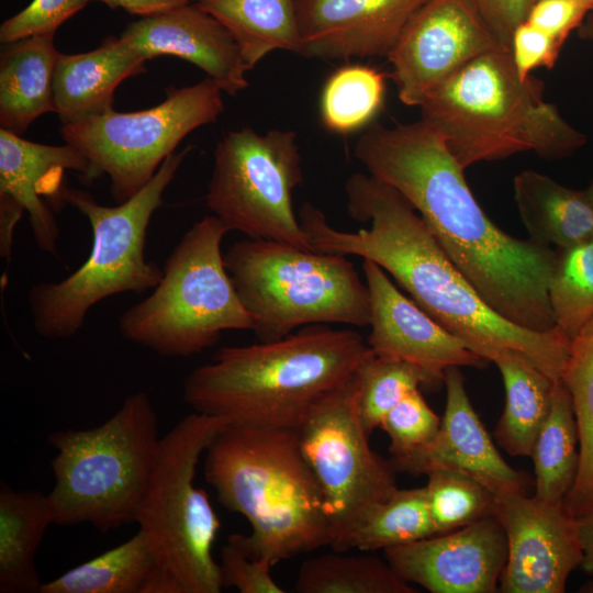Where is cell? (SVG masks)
Here are the masks:
<instances>
[{
    "label": "cell",
    "mask_w": 593,
    "mask_h": 593,
    "mask_svg": "<svg viewBox=\"0 0 593 593\" xmlns=\"http://www.w3.org/2000/svg\"><path fill=\"white\" fill-rule=\"evenodd\" d=\"M563 44L529 23L519 24L512 36L511 53L519 77L524 80L539 67L551 69Z\"/></svg>",
    "instance_id": "obj_40"
},
{
    "label": "cell",
    "mask_w": 593,
    "mask_h": 593,
    "mask_svg": "<svg viewBox=\"0 0 593 593\" xmlns=\"http://www.w3.org/2000/svg\"><path fill=\"white\" fill-rule=\"evenodd\" d=\"M583 560L581 568L593 574V503L577 516Z\"/></svg>",
    "instance_id": "obj_44"
},
{
    "label": "cell",
    "mask_w": 593,
    "mask_h": 593,
    "mask_svg": "<svg viewBox=\"0 0 593 593\" xmlns=\"http://www.w3.org/2000/svg\"><path fill=\"white\" fill-rule=\"evenodd\" d=\"M555 251L549 302L557 327L572 339L593 317V240Z\"/></svg>",
    "instance_id": "obj_34"
},
{
    "label": "cell",
    "mask_w": 593,
    "mask_h": 593,
    "mask_svg": "<svg viewBox=\"0 0 593 593\" xmlns=\"http://www.w3.org/2000/svg\"><path fill=\"white\" fill-rule=\"evenodd\" d=\"M439 425L440 418L416 389L385 414L380 428L390 438L391 459H396L427 445L436 436Z\"/></svg>",
    "instance_id": "obj_37"
},
{
    "label": "cell",
    "mask_w": 593,
    "mask_h": 593,
    "mask_svg": "<svg viewBox=\"0 0 593 593\" xmlns=\"http://www.w3.org/2000/svg\"><path fill=\"white\" fill-rule=\"evenodd\" d=\"M434 535L425 486L398 489L360 518L347 536L342 551H384Z\"/></svg>",
    "instance_id": "obj_31"
},
{
    "label": "cell",
    "mask_w": 593,
    "mask_h": 593,
    "mask_svg": "<svg viewBox=\"0 0 593 593\" xmlns=\"http://www.w3.org/2000/svg\"><path fill=\"white\" fill-rule=\"evenodd\" d=\"M530 458L535 472L534 495L550 503L564 502L578 475L580 455L572 401L561 380L556 383L549 414L536 437Z\"/></svg>",
    "instance_id": "obj_28"
},
{
    "label": "cell",
    "mask_w": 593,
    "mask_h": 593,
    "mask_svg": "<svg viewBox=\"0 0 593 593\" xmlns=\"http://www.w3.org/2000/svg\"><path fill=\"white\" fill-rule=\"evenodd\" d=\"M591 10L572 0H537L527 21L564 44Z\"/></svg>",
    "instance_id": "obj_41"
},
{
    "label": "cell",
    "mask_w": 593,
    "mask_h": 593,
    "mask_svg": "<svg viewBox=\"0 0 593 593\" xmlns=\"http://www.w3.org/2000/svg\"><path fill=\"white\" fill-rule=\"evenodd\" d=\"M228 423L194 412L161 439L158 457L135 522L157 564L186 593H220L219 562L212 547L221 527L208 493L194 484L206 448Z\"/></svg>",
    "instance_id": "obj_10"
},
{
    "label": "cell",
    "mask_w": 593,
    "mask_h": 593,
    "mask_svg": "<svg viewBox=\"0 0 593 593\" xmlns=\"http://www.w3.org/2000/svg\"><path fill=\"white\" fill-rule=\"evenodd\" d=\"M190 149L169 155L142 190L115 206L99 204L90 193L64 187L59 201L87 217L92 246L86 261L71 275L30 288L27 303L38 335L49 339L71 337L97 303L121 293H143L159 283L163 267L145 255L147 230Z\"/></svg>",
    "instance_id": "obj_6"
},
{
    "label": "cell",
    "mask_w": 593,
    "mask_h": 593,
    "mask_svg": "<svg viewBox=\"0 0 593 593\" xmlns=\"http://www.w3.org/2000/svg\"><path fill=\"white\" fill-rule=\"evenodd\" d=\"M156 566V558L138 530L121 545L43 583L41 593H141Z\"/></svg>",
    "instance_id": "obj_29"
},
{
    "label": "cell",
    "mask_w": 593,
    "mask_h": 593,
    "mask_svg": "<svg viewBox=\"0 0 593 593\" xmlns=\"http://www.w3.org/2000/svg\"><path fill=\"white\" fill-rule=\"evenodd\" d=\"M362 270L371 305L367 344L374 355L414 363L440 383L450 367H482L486 362L406 298L374 261L363 259Z\"/></svg>",
    "instance_id": "obj_17"
},
{
    "label": "cell",
    "mask_w": 593,
    "mask_h": 593,
    "mask_svg": "<svg viewBox=\"0 0 593 593\" xmlns=\"http://www.w3.org/2000/svg\"><path fill=\"white\" fill-rule=\"evenodd\" d=\"M141 593H186V591L171 573L156 566L145 580Z\"/></svg>",
    "instance_id": "obj_45"
},
{
    "label": "cell",
    "mask_w": 593,
    "mask_h": 593,
    "mask_svg": "<svg viewBox=\"0 0 593 593\" xmlns=\"http://www.w3.org/2000/svg\"><path fill=\"white\" fill-rule=\"evenodd\" d=\"M542 92V81L519 77L511 49L497 48L452 74L419 108L463 169L523 152L564 158L588 137Z\"/></svg>",
    "instance_id": "obj_5"
},
{
    "label": "cell",
    "mask_w": 593,
    "mask_h": 593,
    "mask_svg": "<svg viewBox=\"0 0 593 593\" xmlns=\"http://www.w3.org/2000/svg\"><path fill=\"white\" fill-rule=\"evenodd\" d=\"M585 192H586V194H588V197H589V199H590V201H591V203H592V205H593V181H592V183L589 186V188L585 189Z\"/></svg>",
    "instance_id": "obj_49"
},
{
    "label": "cell",
    "mask_w": 593,
    "mask_h": 593,
    "mask_svg": "<svg viewBox=\"0 0 593 593\" xmlns=\"http://www.w3.org/2000/svg\"><path fill=\"white\" fill-rule=\"evenodd\" d=\"M489 27L511 49L515 29L527 21L536 0H472Z\"/></svg>",
    "instance_id": "obj_42"
},
{
    "label": "cell",
    "mask_w": 593,
    "mask_h": 593,
    "mask_svg": "<svg viewBox=\"0 0 593 593\" xmlns=\"http://www.w3.org/2000/svg\"><path fill=\"white\" fill-rule=\"evenodd\" d=\"M121 38L145 60L169 55L193 64L230 96L248 86L250 69L237 42L195 3L142 18L127 25Z\"/></svg>",
    "instance_id": "obj_20"
},
{
    "label": "cell",
    "mask_w": 593,
    "mask_h": 593,
    "mask_svg": "<svg viewBox=\"0 0 593 593\" xmlns=\"http://www.w3.org/2000/svg\"><path fill=\"white\" fill-rule=\"evenodd\" d=\"M296 432L303 457L323 493L329 547L342 551L360 518L399 489L392 461L370 447L355 373L322 398Z\"/></svg>",
    "instance_id": "obj_13"
},
{
    "label": "cell",
    "mask_w": 593,
    "mask_h": 593,
    "mask_svg": "<svg viewBox=\"0 0 593 593\" xmlns=\"http://www.w3.org/2000/svg\"><path fill=\"white\" fill-rule=\"evenodd\" d=\"M224 265L259 342L306 325H370L368 287L345 255L246 238L230 246Z\"/></svg>",
    "instance_id": "obj_8"
},
{
    "label": "cell",
    "mask_w": 593,
    "mask_h": 593,
    "mask_svg": "<svg viewBox=\"0 0 593 593\" xmlns=\"http://www.w3.org/2000/svg\"><path fill=\"white\" fill-rule=\"evenodd\" d=\"M446 406L436 436L421 449L391 459L396 471L427 475L438 469L467 474L496 497L526 493L527 482L500 455L474 411L459 367L446 369Z\"/></svg>",
    "instance_id": "obj_18"
},
{
    "label": "cell",
    "mask_w": 593,
    "mask_h": 593,
    "mask_svg": "<svg viewBox=\"0 0 593 593\" xmlns=\"http://www.w3.org/2000/svg\"><path fill=\"white\" fill-rule=\"evenodd\" d=\"M561 381L567 387L579 436V470L566 505L577 517L593 503V317L570 339Z\"/></svg>",
    "instance_id": "obj_30"
},
{
    "label": "cell",
    "mask_w": 593,
    "mask_h": 593,
    "mask_svg": "<svg viewBox=\"0 0 593 593\" xmlns=\"http://www.w3.org/2000/svg\"><path fill=\"white\" fill-rule=\"evenodd\" d=\"M64 170H71L89 184L97 178L88 159L74 146L45 145L0 128V198L29 215L37 247L57 256L58 223L42 195L59 200Z\"/></svg>",
    "instance_id": "obj_21"
},
{
    "label": "cell",
    "mask_w": 593,
    "mask_h": 593,
    "mask_svg": "<svg viewBox=\"0 0 593 593\" xmlns=\"http://www.w3.org/2000/svg\"><path fill=\"white\" fill-rule=\"evenodd\" d=\"M91 0H33L22 11L4 20L0 26V42L54 34Z\"/></svg>",
    "instance_id": "obj_38"
},
{
    "label": "cell",
    "mask_w": 593,
    "mask_h": 593,
    "mask_svg": "<svg viewBox=\"0 0 593 593\" xmlns=\"http://www.w3.org/2000/svg\"><path fill=\"white\" fill-rule=\"evenodd\" d=\"M302 181L293 131H230L215 146L205 203L230 231L313 250L292 205Z\"/></svg>",
    "instance_id": "obj_12"
},
{
    "label": "cell",
    "mask_w": 593,
    "mask_h": 593,
    "mask_svg": "<svg viewBox=\"0 0 593 593\" xmlns=\"http://www.w3.org/2000/svg\"><path fill=\"white\" fill-rule=\"evenodd\" d=\"M368 174L421 213L439 246L482 300L535 332L557 328L548 284L556 251L511 236L484 213L443 136L424 120L371 124L355 144Z\"/></svg>",
    "instance_id": "obj_1"
},
{
    "label": "cell",
    "mask_w": 593,
    "mask_h": 593,
    "mask_svg": "<svg viewBox=\"0 0 593 593\" xmlns=\"http://www.w3.org/2000/svg\"><path fill=\"white\" fill-rule=\"evenodd\" d=\"M158 418L144 392L125 398L104 423L49 434L55 524L101 533L135 522L159 451Z\"/></svg>",
    "instance_id": "obj_7"
},
{
    "label": "cell",
    "mask_w": 593,
    "mask_h": 593,
    "mask_svg": "<svg viewBox=\"0 0 593 593\" xmlns=\"http://www.w3.org/2000/svg\"><path fill=\"white\" fill-rule=\"evenodd\" d=\"M221 88L209 77L170 88L159 104L136 112L112 109L63 124L65 143L90 163L96 178L108 176L111 194L122 203L142 190L164 160L193 130L214 123L224 111Z\"/></svg>",
    "instance_id": "obj_11"
},
{
    "label": "cell",
    "mask_w": 593,
    "mask_h": 593,
    "mask_svg": "<svg viewBox=\"0 0 593 593\" xmlns=\"http://www.w3.org/2000/svg\"><path fill=\"white\" fill-rule=\"evenodd\" d=\"M59 55L54 34L2 44L1 128L21 135L38 116L55 112L54 75Z\"/></svg>",
    "instance_id": "obj_23"
},
{
    "label": "cell",
    "mask_w": 593,
    "mask_h": 593,
    "mask_svg": "<svg viewBox=\"0 0 593 593\" xmlns=\"http://www.w3.org/2000/svg\"><path fill=\"white\" fill-rule=\"evenodd\" d=\"M359 409L369 434L380 427L385 414L406 394L421 387L440 384L425 369L403 360L370 354L355 372Z\"/></svg>",
    "instance_id": "obj_35"
},
{
    "label": "cell",
    "mask_w": 593,
    "mask_h": 593,
    "mask_svg": "<svg viewBox=\"0 0 593 593\" xmlns=\"http://www.w3.org/2000/svg\"><path fill=\"white\" fill-rule=\"evenodd\" d=\"M385 76L377 68L347 64L326 79L320 100L322 124L329 132L346 135L368 124L381 110Z\"/></svg>",
    "instance_id": "obj_33"
},
{
    "label": "cell",
    "mask_w": 593,
    "mask_h": 593,
    "mask_svg": "<svg viewBox=\"0 0 593 593\" xmlns=\"http://www.w3.org/2000/svg\"><path fill=\"white\" fill-rule=\"evenodd\" d=\"M220 573L222 586L240 593H283L271 575L272 566L249 558L230 537L221 548Z\"/></svg>",
    "instance_id": "obj_39"
},
{
    "label": "cell",
    "mask_w": 593,
    "mask_h": 593,
    "mask_svg": "<svg viewBox=\"0 0 593 593\" xmlns=\"http://www.w3.org/2000/svg\"><path fill=\"white\" fill-rule=\"evenodd\" d=\"M347 212L369 228L344 232L310 206L301 225L313 250L355 255L390 273L412 300L485 361L497 350L527 356L561 380L570 339L558 327L540 333L518 326L492 310L439 246L410 202L394 188L366 174L345 183Z\"/></svg>",
    "instance_id": "obj_2"
},
{
    "label": "cell",
    "mask_w": 593,
    "mask_h": 593,
    "mask_svg": "<svg viewBox=\"0 0 593 593\" xmlns=\"http://www.w3.org/2000/svg\"><path fill=\"white\" fill-rule=\"evenodd\" d=\"M55 524L49 495L0 485V592L41 593L34 566L44 534Z\"/></svg>",
    "instance_id": "obj_25"
},
{
    "label": "cell",
    "mask_w": 593,
    "mask_h": 593,
    "mask_svg": "<svg viewBox=\"0 0 593 593\" xmlns=\"http://www.w3.org/2000/svg\"><path fill=\"white\" fill-rule=\"evenodd\" d=\"M489 361L500 370L505 389V405L494 430L495 439L511 456L530 457L558 381L515 350H497Z\"/></svg>",
    "instance_id": "obj_26"
},
{
    "label": "cell",
    "mask_w": 593,
    "mask_h": 593,
    "mask_svg": "<svg viewBox=\"0 0 593 593\" xmlns=\"http://www.w3.org/2000/svg\"><path fill=\"white\" fill-rule=\"evenodd\" d=\"M298 593H415L391 564L371 555L335 551L306 559L300 567Z\"/></svg>",
    "instance_id": "obj_32"
},
{
    "label": "cell",
    "mask_w": 593,
    "mask_h": 593,
    "mask_svg": "<svg viewBox=\"0 0 593 593\" xmlns=\"http://www.w3.org/2000/svg\"><path fill=\"white\" fill-rule=\"evenodd\" d=\"M537 1V0H536ZM586 5L591 11L593 10V0H572Z\"/></svg>",
    "instance_id": "obj_48"
},
{
    "label": "cell",
    "mask_w": 593,
    "mask_h": 593,
    "mask_svg": "<svg viewBox=\"0 0 593 593\" xmlns=\"http://www.w3.org/2000/svg\"><path fill=\"white\" fill-rule=\"evenodd\" d=\"M230 228L204 216L181 237L153 292L119 318L125 339L161 356L188 357L214 346L224 331L255 329L224 265Z\"/></svg>",
    "instance_id": "obj_9"
},
{
    "label": "cell",
    "mask_w": 593,
    "mask_h": 593,
    "mask_svg": "<svg viewBox=\"0 0 593 593\" xmlns=\"http://www.w3.org/2000/svg\"><path fill=\"white\" fill-rule=\"evenodd\" d=\"M497 48L506 47L472 0H427L387 56L390 77L402 103L421 107L452 74Z\"/></svg>",
    "instance_id": "obj_14"
},
{
    "label": "cell",
    "mask_w": 593,
    "mask_h": 593,
    "mask_svg": "<svg viewBox=\"0 0 593 593\" xmlns=\"http://www.w3.org/2000/svg\"><path fill=\"white\" fill-rule=\"evenodd\" d=\"M577 31L582 41L593 43V10L586 14Z\"/></svg>",
    "instance_id": "obj_46"
},
{
    "label": "cell",
    "mask_w": 593,
    "mask_h": 593,
    "mask_svg": "<svg viewBox=\"0 0 593 593\" xmlns=\"http://www.w3.org/2000/svg\"><path fill=\"white\" fill-rule=\"evenodd\" d=\"M513 186L530 240L556 249L593 240V205L585 190L564 187L535 170L516 175Z\"/></svg>",
    "instance_id": "obj_24"
},
{
    "label": "cell",
    "mask_w": 593,
    "mask_h": 593,
    "mask_svg": "<svg viewBox=\"0 0 593 593\" xmlns=\"http://www.w3.org/2000/svg\"><path fill=\"white\" fill-rule=\"evenodd\" d=\"M203 473L219 502L248 521V535L230 538L249 558L273 567L329 547L323 493L296 430L228 424L206 448Z\"/></svg>",
    "instance_id": "obj_4"
},
{
    "label": "cell",
    "mask_w": 593,
    "mask_h": 593,
    "mask_svg": "<svg viewBox=\"0 0 593 593\" xmlns=\"http://www.w3.org/2000/svg\"><path fill=\"white\" fill-rule=\"evenodd\" d=\"M409 583L432 593H494L507 559V540L495 516L383 551Z\"/></svg>",
    "instance_id": "obj_16"
},
{
    "label": "cell",
    "mask_w": 593,
    "mask_h": 593,
    "mask_svg": "<svg viewBox=\"0 0 593 593\" xmlns=\"http://www.w3.org/2000/svg\"><path fill=\"white\" fill-rule=\"evenodd\" d=\"M425 489L436 535L494 516L496 496L461 472L434 470L427 474Z\"/></svg>",
    "instance_id": "obj_36"
},
{
    "label": "cell",
    "mask_w": 593,
    "mask_h": 593,
    "mask_svg": "<svg viewBox=\"0 0 593 593\" xmlns=\"http://www.w3.org/2000/svg\"><path fill=\"white\" fill-rule=\"evenodd\" d=\"M100 1L112 9H123L142 18L158 15L184 5L191 0H91Z\"/></svg>",
    "instance_id": "obj_43"
},
{
    "label": "cell",
    "mask_w": 593,
    "mask_h": 593,
    "mask_svg": "<svg viewBox=\"0 0 593 593\" xmlns=\"http://www.w3.org/2000/svg\"><path fill=\"white\" fill-rule=\"evenodd\" d=\"M145 63L121 36H110L87 53H60L54 75L55 113L69 124L109 111L115 89L144 72Z\"/></svg>",
    "instance_id": "obj_22"
},
{
    "label": "cell",
    "mask_w": 593,
    "mask_h": 593,
    "mask_svg": "<svg viewBox=\"0 0 593 593\" xmlns=\"http://www.w3.org/2000/svg\"><path fill=\"white\" fill-rule=\"evenodd\" d=\"M427 0H296L301 55L325 60L388 56Z\"/></svg>",
    "instance_id": "obj_19"
},
{
    "label": "cell",
    "mask_w": 593,
    "mask_h": 593,
    "mask_svg": "<svg viewBox=\"0 0 593 593\" xmlns=\"http://www.w3.org/2000/svg\"><path fill=\"white\" fill-rule=\"evenodd\" d=\"M194 3L228 30L249 69L277 49L301 55L296 0H195Z\"/></svg>",
    "instance_id": "obj_27"
},
{
    "label": "cell",
    "mask_w": 593,
    "mask_h": 593,
    "mask_svg": "<svg viewBox=\"0 0 593 593\" xmlns=\"http://www.w3.org/2000/svg\"><path fill=\"white\" fill-rule=\"evenodd\" d=\"M581 592H589V593H593V582H588L585 583L581 590Z\"/></svg>",
    "instance_id": "obj_47"
},
{
    "label": "cell",
    "mask_w": 593,
    "mask_h": 593,
    "mask_svg": "<svg viewBox=\"0 0 593 593\" xmlns=\"http://www.w3.org/2000/svg\"><path fill=\"white\" fill-rule=\"evenodd\" d=\"M370 354L353 329L306 325L278 340L220 348L187 376L183 399L230 425L298 430Z\"/></svg>",
    "instance_id": "obj_3"
},
{
    "label": "cell",
    "mask_w": 593,
    "mask_h": 593,
    "mask_svg": "<svg viewBox=\"0 0 593 593\" xmlns=\"http://www.w3.org/2000/svg\"><path fill=\"white\" fill-rule=\"evenodd\" d=\"M494 516L507 540L500 591L563 593L583 560L578 521L566 503L515 493L496 497Z\"/></svg>",
    "instance_id": "obj_15"
}]
</instances>
